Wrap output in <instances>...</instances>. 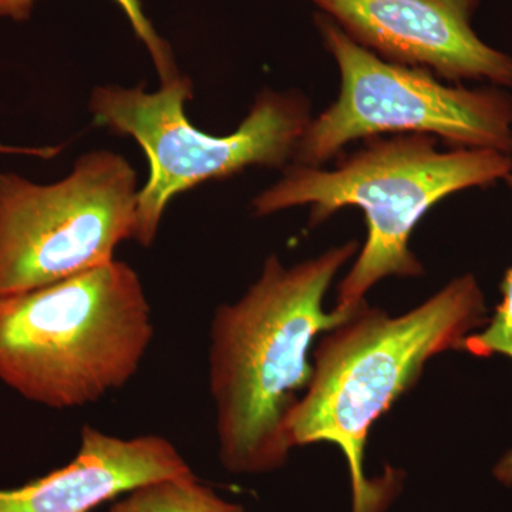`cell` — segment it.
Instances as JSON below:
<instances>
[{"label": "cell", "instance_id": "obj_1", "mask_svg": "<svg viewBox=\"0 0 512 512\" xmlns=\"http://www.w3.org/2000/svg\"><path fill=\"white\" fill-rule=\"evenodd\" d=\"M357 252L359 242L349 241L289 268L271 255L244 296L215 311L210 390L229 473L258 476L288 463V420L312 380L313 342L356 311L326 312L323 303Z\"/></svg>", "mask_w": 512, "mask_h": 512}, {"label": "cell", "instance_id": "obj_13", "mask_svg": "<svg viewBox=\"0 0 512 512\" xmlns=\"http://www.w3.org/2000/svg\"><path fill=\"white\" fill-rule=\"evenodd\" d=\"M0 153L33 154V156L49 158V157L55 156V154L57 153V150H56V148H52V147L16 148V147L3 146V144H0Z\"/></svg>", "mask_w": 512, "mask_h": 512}, {"label": "cell", "instance_id": "obj_10", "mask_svg": "<svg viewBox=\"0 0 512 512\" xmlns=\"http://www.w3.org/2000/svg\"><path fill=\"white\" fill-rule=\"evenodd\" d=\"M110 512H245L229 503L194 474L141 485L111 507Z\"/></svg>", "mask_w": 512, "mask_h": 512}, {"label": "cell", "instance_id": "obj_12", "mask_svg": "<svg viewBox=\"0 0 512 512\" xmlns=\"http://www.w3.org/2000/svg\"><path fill=\"white\" fill-rule=\"evenodd\" d=\"M37 0H0V18H9L15 22H25L32 15ZM126 13L128 22L138 39L143 42L156 64L161 83L170 82L180 76L175 67L173 52L167 42L158 35L150 20L144 15L140 0H114Z\"/></svg>", "mask_w": 512, "mask_h": 512}, {"label": "cell", "instance_id": "obj_8", "mask_svg": "<svg viewBox=\"0 0 512 512\" xmlns=\"http://www.w3.org/2000/svg\"><path fill=\"white\" fill-rule=\"evenodd\" d=\"M360 46L447 82L512 89V57L471 28L480 0H315Z\"/></svg>", "mask_w": 512, "mask_h": 512}, {"label": "cell", "instance_id": "obj_2", "mask_svg": "<svg viewBox=\"0 0 512 512\" xmlns=\"http://www.w3.org/2000/svg\"><path fill=\"white\" fill-rule=\"evenodd\" d=\"M487 319L476 276L464 274L412 311L390 316L363 302L313 352V376L289 416L293 447L332 443L348 461L352 512H386L402 488L400 471L367 478L363 460L370 427L416 384L424 366Z\"/></svg>", "mask_w": 512, "mask_h": 512}, {"label": "cell", "instance_id": "obj_6", "mask_svg": "<svg viewBox=\"0 0 512 512\" xmlns=\"http://www.w3.org/2000/svg\"><path fill=\"white\" fill-rule=\"evenodd\" d=\"M340 73L338 99L311 120L293 161L320 167L357 140L427 134L451 148L512 156V94L501 87L448 86L426 69L387 62L346 35L328 15L316 16Z\"/></svg>", "mask_w": 512, "mask_h": 512}, {"label": "cell", "instance_id": "obj_9", "mask_svg": "<svg viewBox=\"0 0 512 512\" xmlns=\"http://www.w3.org/2000/svg\"><path fill=\"white\" fill-rule=\"evenodd\" d=\"M190 473L164 437L120 439L84 426L72 463L23 487L0 490V512H90L141 485Z\"/></svg>", "mask_w": 512, "mask_h": 512}, {"label": "cell", "instance_id": "obj_3", "mask_svg": "<svg viewBox=\"0 0 512 512\" xmlns=\"http://www.w3.org/2000/svg\"><path fill=\"white\" fill-rule=\"evenodd\" d=\"M437 143L427 134H394L366 140V146L343 157L333 170L293 164L278 183L256 195L252 210L256 217H266L309 205L311 228L343 208L362 210L366 242L340 282L335 306L355 311L383 279L424 274L410 238L434 205L457 192L491 187L512 173L511 154L473 148L440 151Z\"/></svg>", "mask_w": 512, "mask_h": 512}, {"label": "cell", "instance_id": "obj_5", "mask_svg": "<svg viewBox=\"0 0 512 512\" xmlns=\"http://www.w3.org/2000/svg\"><path fill=\"white\" fill-rule=\"evenodd\" d=\"M192 82L177 76L154 93L140 87H97L90 111L101 126L134 138L150 163V177L137 194L134 241L151 247L175 195L254 165L282 168L311 123V103L302 93L265 90L235 133H202L185 116Z\"/></svg>", "mask_w": 512, "mask_h": 512}, {"label": "cell", "instance_id": "obj_7", "mask_svg": "<svg viewBox=\"0 0 512 512\" xmlns=\"http://www.w3.org/2000/svg\"><path fill=\"white\" fill-rule=\"evenodd\" d=\"M136 184L130 163L110 151L80 157L55 184L0 174V296L113 261L121 242L134 238Z\"/></svg>", "mask_w": 512, "mask_h": 512}, {"label": "cell", "instance_id": "obj_4", "mask_svg": "<svg viewBox=\"0 0 512 512\" xmlns=\"http://www.w3.org/2000/svg\"><path fill=\"white\" fill-rule=\"evenodd\" d=\"M153 338L143 284L116 259L0 296V380L53 409L87 406L126 386Z\"/></svg>", "mask_w": 512, "mask_h": 512}, {"label": "cell", "instance_id": "obj_11", "mask_svg": "<svg viewBox=\"0 0 512 512\" xmlns=\"http://www.w3.org/2000/svg\"><path fill=\"white\" fill-rule=\"evenodd\" d=\"M512 190V173L507 178ZM503 301L495 309L493 318L485 323L481 332L471 333L464 339L461 350L476 357L503 355L512 360V266L501 284ZM495 474L505 484H512V451L495 468Z\"/></svg>", "mask_w": 512, "mask_h": 512}]
</instances>
